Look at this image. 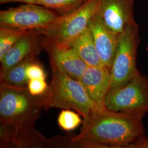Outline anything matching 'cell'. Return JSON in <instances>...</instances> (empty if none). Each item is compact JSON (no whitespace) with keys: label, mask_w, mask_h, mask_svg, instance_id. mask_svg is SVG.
I'll use <instances>...</instances> for the list:
<instances>
[{"label":"cell","mask_w":148,"mask_h":148,"mask_svg":"<svg viewBox=\"0 0 148 148\" xmlns=\"http://www.w3.org/2000/svg\"><path fill=\"white\" fill-rule=\"evenodd\" d=\"M105 106L111 111L144 116L148 112V77L138 71L126 84L109 90Z\"/></svg>","instance_id":"5b68a950"},{"label":"cell","mask_w":148,"mask_h":148,"mask_svg":"<svg viewBox=\"0 0 148 148\" xmlns=\"http://www.w3.org/2000/svg\"><path fill=\"white\" fill-rule=\"evenodd\" d=\"M47 92L33 96L27 87L1 83L0 121L18 130H34V125L46 107Z\"/></svg>","instance_id":"7a4b0ae2"},{"label":"cell","mask_w":148,"mask_h":148,"mask_svg":"<svg viewBox=\"0 0 148 148\" xmlns=\"http://www.w3.org/2000/svg\"><path fill=\"white\" fill-rule=\"evenodd\" d=\"M42 49L41 34L36 30L27 31L0 60L1 72L29 57H37Z\"/></svg>","instance_id":"7c38bea8"},{"label":"cell","mask_w":148,"mask_h":148,"mask_svg":"<svg viewBox=\"0 0 148 148\" xmlns=\"http://www.w3.org/2000/svg\"><path fill=\"white\" fill-rule=\"evenodd\" d=\"M52 79L47 92L45 109L55 108L73 109L84 119L101 110L91 99L79 80L74 79L55 67H51Z\"/></svg>","instance_id":"3957f363"},{"label":"cell","mask_w":148,"mask_h":148,"mask_svg":"<svg viewBox=\"0 0 148 148\" xmlns=\"http://www.w3.org/2000/svg\"><path fill=\"white\" fill-rule=\"evenodd\" d=\"M37 57H29L5 71L1 72V83L19 87H27L29 81L27 75V67Z\"/></svg>","instance_id":"9a60e30c"},{"label":"cell","mask_w":148,"mask_h":148,"mask_svg":"<svg viewBox=\"0 0 148 148\" xmlns=\"http://www.w3.org/2000/svg\"><path fill=\"white\" fill-rule=\"evenodd\" d=\"M79 81L99 109H105L106 97L110 90V69L106 66H88Z\"/></svg>","instance_id":"8fae6325"},{"label":"cell","mask_w":148,"mask_h":148,"mask_svg":"<svg viewBox=\"0 0 148 148\" xmlns=\"http://www.w3.org/2000/svg\"><path fill=\"white\" fill-rule=\"evenodd\" d=\"M42 37L43 49L49 56L51 67L60 69L74 79L79 80L88 66L74 48L69 45L56 44Z\"/></svg>","instance_id":"ba28073f"},{"label":"cell","mask_w":148,"mask_h":148,"mask_svg":"<svg viewBox=\"0 0 148 148\" xmlns=\"http://www.w3.org/2000/svg\"><path fill=\"white\" fill-rule=\"evenodd\" d=\"M143 148H148V139L147 140V142L144 144Z\"/></svg>","instance_id":"ffe728a7"},{"label":"cell","mask_w":148,"mask_h":148,"mask_svg":"<svg viewBox=\"0 0 148 148\" xmlns=\"http://www.w3.org/2000/svg\"><path fill=\"white\" fill-rule=\"evenodd\" d=\"M139 43V26L136 21H133L120 34L116 53L110 69V90L126 84L137 73L136 60Z\"/></svg>","instance_id":"8992f818"},{"label":"cell","mask_w":148,"mask_h":148,"mask_svg":"<svg viewBox=\"0 0 148 148\" xmlns=\"http://www.w3.org/2000/svg\"><path fill=\"white\" fill-rule=\"evenodd\" d=\"M27 32L14 27L0 25V60Z\"/></svg>","instance_id":"2e32d148"},{"label":"cell","mask_w":148,"mask_h":148,"mask_svg":"<svg viewBox=\"0 0 148 148\" xmlns=\"http://www.w3.org/2000/svg\"><path fill=\"white\" fill-rule=\"evenodd\" d=\"M46 79H29L27 88L29 93L33 96H41L48 92L49 86L46 82Z\"/></svg>","instance_id":"ac0fdd59"},{"label":"cell","mask_w":148,"mask_h":148,"mask_svg":"<svg viewBox=\"0 0 148 148\" xmlns=\"http://www.w3.org/2000/svg\"><path fill=\"white\" fill-rule=\"evenodd\" d=\"M136 0H100L98 11L106 26L120 34L128 24L136 21L134 5Z\"/></svg>","instance_id":"30bf717a"},{"label":"cell","mask_w":148,"mask_h":148,"mask_svg":"<svg viewBox=\"0 0 148 148\" xmlns=\"http://www.w3.org/2000/svg\"><path fill=\"white\" fill-rule=\"evenodd\" d=\"M88 27L103 63L111 69L118 47L120 34L108 28L98 11L90 19Z\"/></svg>","instance_id":"9c48e42d"},{"label":"cell","mask_w":148,"mask_h":148,"mask_svg":"<svg viewBox=\"0 0 148 148\" xmlns=\"http://www.w3.org/2000/svg\"><path fill=\"white\" fill-rule=\"evenodd\" d=\"M58 124L65 131H71L79 127L83 121L79 114L70 109H63L58 117Z\"/></svg>","instance_id":"e0dca14e"},{"label":"cell","mask_w":148,"mask_h":148,"mask_svg":"<svg viewBox=\"0 0 148 148\" xmlns=\"http://www.w3.org/2000/svg\"></svg>","instance_id":"44dd1931"},{"label":"cell","mask_w":148,"mask_h":148,"mask_svg":"<svg viewBox=\"0 0 148 148\" xmlns=\"http://www.w3.org/2000/svg\"><path fill=\"white\" fill-rule=\"evenodd\" d=\"M144 115L105 108L84 119L79 134L63 139V146L80 148H143Z\"/></svg>","instance_id":"6da1fadb"},{"label":"cell","mask_w":148,"mask_h":148,"mask_svg":"<svg viewBox=\"0 0 148 148\" xmlns=\"http://www.w3.org/2000/svg\"><path fill=\"white\" fill-rule=\"evenodd\" d=\"M100 0H87L65 15H61L51 25L36 30L42 36L58 45H69L88 27L92 17L98 11Z\"/></svg>","instance_id":"277c9868"},{"label":"cell","mask_w":148,"mask_h":148,"mask_svg":"<svg viewBox=\"0 0 148 148\" xmlns=\"http://www.w3.org/2000/svg\"><path fill=\"white\" fill-rule=\"evenodd\" d=\"M87 0H0V4L8 3H30L42 5L60 15H65L74 11Z\"/></svg>","instance_id":"5bb4252c"},{"label":"cell","mask_w":148,"mask_h":148,"mask_svg":"<svg viewBox=\"0 0 148 148\" xmlns=\"http://www.w3.org/2000/svg\"><path fill=\"white\" fill-rule=\"evenodd\" d=\"M60 16L42 5L23 3L16 7L0 11V25L14 27L27 31L40 30L51 25Z\"/></svg>","instance_id":"52a82bcc"},{"label":"cell","mask_w":148,"mask_h":148,"mask_svg":"<svg viewBox=\"0 0 148 148\" xmlns=\"http://www.w3.org/2000/svg\"><path fill=\"white\" fill-rule=\"evenodd\" d=\"M69 45L74 48L87 66H105L97 51L88 27L70 43Z\"/></svg>","instance_id":"4fadbf2b"},{"label":"cell","mask_w":148,"mask_h":148,"mask_svg":"<svg viewBox=\"0 0 148 148\" xmlns=\"http://www.w3.org/2000/svg\"><path fill=\"white\" fill-rule=\"evenodd\" d=\"M27 75L28 79H46L47 75L42 65L36 58L27 67Z\"/></svg>","instance_id":"d6986e66"}]
</instances>
